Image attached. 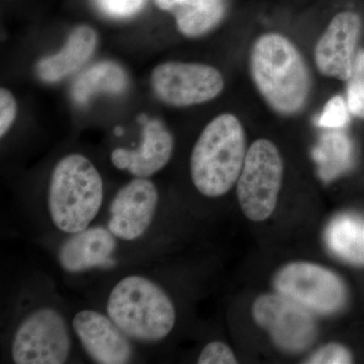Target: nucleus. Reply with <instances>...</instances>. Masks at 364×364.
Instances as JSON below:
<instances>
[{
  "label": "nucleus",
  "mask_w": 364,
  "mask_h": 364,
  "mask_svg": "<svg viewBox=\"0 0 364 364\" xmlns=\"http://www.w3.org/2000/svg\"><path fill=\"white\" fill-rule=\"evenodd\" d=\"M312 312L282 294H262L254 301L256 324L268 332L273 342L287 352L308 349L317 337Z\"/></svg>",
  "instance_id": "nucleus-9"
},
{
  "label": "nucleus",
  "mask_w": 364,
  "mask_h": 364,
  "mask_svg": "<svg viewBox=\"0 0 364 364\" xmlns=\"http://www.w3.org/2000/svg\"><path fill=\"white\" fill-rule=\"evenodd\" d=\"M107 316L130 339L156 343L176 323L173 301L161 287L142 275L119 280L109 294Z\"/></svg>",
  "instance_id": "nucleus-3"
},
{
  "label": "nucleus",
  "mask_w": 364,
  "mask_h": 364,
  "mask_svg": "<svg viewBox=\"0 0 364 364\" xmlns=\"http://www.w3.org/2000/svg\"><path fill=\"white\" fill-rule=\"evenodd\" d=\"M104 202V182L88 158L69 154L62 158L50 179L48 210L54 226L66 234L90 227Z\"/></svg>",
  "instance_id": "nucleus-4"
},
{
  "label": "nucleus",
  "mask_w": 364,
  "mask_h": 364,
  "mask_svg": "<svg viewBox=\"0 0 364 364\" xmlns=\"http://www.w3.org/2000/svg\"><path fill=\"white\" fill-rule=\"evenodd\" d=\"M245 131L232 114L215 117L203 129L191 155V176L208 198L226 195L238 181L245 161Z\"/></svg>",
  "instance_id": "nucleus-2"
},
{
  "label": "nucleus",
  "mask_w": 364,
  "mask_h": 364,
  "mask_svg": "<svg viewBox=\"0 0 364 364\" xmlns=\"http://www.w3.org/2000/svg\"><path fill=\"white\" fill-rule=\"evenodd\" d=\"M117 239L109 229L100 226L88 227L72 234L60 247V265L71 273L109 267L117 248Z\"/></svg>",
  "instance_id": "nucleus-14"
},
{
  "label": "nucleus",
  "mask_w": 364,
  "mask_h": 364,
  "mask_svg": "<svg viewBox=\"0 0 364 364\" xmlns=\"http://www.w3.org/2000/svg\"><path fill=\"white\" fill-rule=\"evenodd\" d=\"M346 102L351 114L364 119V50L355 57L348 79Z\"/></svg>",
  "instance_id": "nucleus-20"
},
{
  "label": "nucleus",
  "mask_w": 364,
  "mask_h": 364,
  "mask_svg": "<svg viewBox=\"0 0 364 364\" xmlns=\"http://www.w3.org/2000/svg\"><path fill=\"white\" fill-rule=\"evenodd\" d=\"M198 363L200 364H235L238 363L233 350L224 342L213 341L203 347Z\"/></svg>",
  "instance_id": "nucleus-24"
},
{
  "label": "nucleus",
  "mask_w": 364,
  "mask_h": 364,
  "mask_svg": "<svg viewBox=\"0 0 364 364\" xmlns=\"http://www.w3.org/2000/svg\"><path fill=\"white\" fill-rule=\"evenodd\" d=\"M186 1H188V0H155V4L162 11H172L177 6L186 4Z\"/></svg>",
  "instance_id": "nucleus-26"
},
{
  "label": "nucleus",
  "mask_w": 364,
  "mask_h": 364,
  "mask_svg": "<svg viewBox=\"0 0 364 364\" xmlns=\"http://www.w3.org/2000/svg\"><path fill=\"white\" fill-rule=\"evenodd\" d=\"M100 11L112 18H130L142 9L146 0H95Z\"/></svg>",
  "instance_id": "nucleus-23"
},
{
  "label": "nucleus",
  "mask_w": 364,
  "mask_h": 364,
  "mask_svg": "<svg viewBox=\"0 0 364 364\" xmlns=\"http://www.w3.org/2000/svg\"><path fill=\"white\" fill-rule=\"evenodd\" d=\"M282 173L284 165L274 144L259 139L249 147L237 181V196L242 212L250 221H265L274 212Z\"/></svg>",
  "instance_id": "nucleus-5"
},
{
  "label": "nucleus",
  "mask_w": 364,
  "mask_h": 364,
  "mask_svg": "<svg viewBox=\"0 0 364 364\" xmlns=\"http://www.w3.org/2000/svg\"><path fill=\"white\" fill-rule=\"evenodd\" d=\"M97 41V33L90 26H78L70 33L61 51L40 60L36 67L38 77L44 82L55 83L71 75L90 58Z\"/></svg>",
  "instance_id": "nucleus-15"
},
{
  "label": "nucleus",
  "mask_w": 364,
  "mask_h": 364,
  "mask_svg": "<svg viewBox=\"0 0 364 364\" xmlns=\"http://www.w3.org/2000/svg\"><path fill=\"white\" fill-rule=\"evenodd\" d=\"M349 109L346 100L342 97H332L328 100L323 109L322 114L318 117L317 124L323 128L341 129L349 123Z\"/></svg>",
  "instance_id": "nucleus-21"
},
{
  "label": "nucleus",
  "mask_w": 364,
  "mask_h": 364,
  "mask_svg": "<svg viewBox=\"0 0 364 364\" xmlns=\"http://www.w3.org/2000/svg\"><path fill=\"white\" fill-rule=\"evenodd\" d=\"M143 129V140L136 150L117 148L111 160L114 167L127 170L140 178H149L166 166L174 150V140L168 129L158 119H148Z\"/></svg>",
  "instance_id": "nucleus-13"
},
{
  "label": "nucleus",
  "mask_w": 364,
  "mask_h": 364,
  "mask_svg": "<svg viewBox=\"0 0 364 364\" xmlns=\"http://www.w3.org/2000/svg\"><path fill=\"white\" fill-rule=\"evenodd\" d=\"M128 85V75L121 66L114 62L102 61L76 79L71 95L76 104L85 105L98 95H121Z\"/></svg>",
  "instance_id": "nucleus-16"
},
{
  "label": "nucleus",
  "mask_w": 364,
  "mask_h": 364,
  "mask_svg": "<svg viewBox=\"0 0 364 364\" xmlns=\"http://www.w3.org/2000/svg\"><path fill=\"white\" fill-rule=\"evenodd\" d=\"M353 361L350 352L343 345L331 343L318 349L306 361L311 364H347Z\"/></svg>",
  "instance_id": "nucleus-22"
},
{
  "label": "nucleus",
  "mask_w": 364,
  "mask_h": 364,
  "mask_svg": "<svg viewBox=\"0 0 364 364\" xmlns=\"http://www.w3.org/2000/svg\"><path fill=\"white\" fill-rule=\"evenodd\" d=\"M177 28L189 38L200 37L222 21L224 0H188L173 9Z\"/></svg>",
  "instance_id": "nucleus-18"
},
{
  "label": "nucleus",
  "mask_w": 364,
  "mask_h": 364,
  "mask_svg": "<svg viewBox=\"0 0 364 364\" xmlns=\"http://www.w3.org/2000/svg\"><path fill=\"white\" fill-rule=\"evenodd\" d=\"M360 31L358 14L352 11L337 14L316 46L318 70L328 77L348 81L353 70Z\"/></svg>",
  "instance_id": "nucleus-12"
},
{
  "label": "nucleus",
  "mask_w": 364,
  "mask_h": 364,
  "mask_svg": "<svg viewBox=\"0 0 364 364\" xmlns=\"http://www.w3.org/2000/svg\"><path fill=\"white\" fill-rule=\"evenodd\" d=\"M327 242L342 259L364 264V220L350 215H339L328 228Z\"/></svg>",
  "instance_id": "nucleus-17"
},
{
  "label": "nucleus",
  "mask_w": 364,
  "mask_h": 364,
  "mask_svg": "<svg viewBox=\"0 0 364 364\" xmlns=\"http://www.w3.org/2000/svg\"><path fill=\"white\" fill-rule=\"evenodd\" d=\"M72 327L83 350L95 363L124 364L133 358L130 338L109 316L83 310L74 316Z\"/></svg>",
  "instance_id": "nucleus-11"
},
{
  "label": "nucleus",
  "mask_w": 364,
  "mask_h": 364,
  "mask_svg": "<svg viewBox=\"0 0 364 364\" xmlns=\"http://www.w3.org/2000/svg\"><path fill=\"white\" fill-rule=\"evenodd\" d=\"M251 73L260 95L279 114H296L306 105L310 74L299 50L284 36L267 33L256 41Z\"/></svg>",
  "instance_id": "nucleus-1"
},
{
  "label": "nucleus",
  "mask_w": 364,
  "mask_h": 364,
  "mask_svg": "<svg viewBox=\"0 0 364 364\" xmlns=\"http://www.w3.org/2000/svg\"><path fill=\"white\" fill-rule=\"evenodd\" d=\"M155 95L165 104L189 107L210 102L224 88V78L215 67L200 63L167 62L151 74Z\"/></svg>",
  "instance_id": "nucleus-8"
},
{
  "label": "nucleus",
  "mask_w": 364,
  "mask_h": 364,
  "mask_svg": "<svg viewBox=\"0 0 364 364\" xmlns=\"http://www.w3.org/2000/svg\"><path fill=\"white\" fill-rule=\"evenodd\" d=\"M114 132H116L117 135L121 136L122 134H123V129L117 128L116 130H114Z\"/></svg>",
  "instance_id": "nucleus-27"
},
{
  "label": "nucleus",
  "mask_w": 364,
  "mask_h": 364,
  "mask_svg": "<svg viewBox=\"0 0 364 364\" xmlns=\"http://www.w3.org/2000/svg\"><path fill=\"white\" fill-rule=\"evenodd\" d=\"M313 154L320 167L321 176L326 181H331L350 167L353 147L350 139L344 133L331 131L321 138Z\"/></svg>",
  "instance_id": "nucleus-19"
},
{
  "label": "nucleus",
  "mask_w": 364,
  "mask_h": 364,
  "mask_svg": "<svg viewBox=\"0 0 364 364\" xmlns=\"http://www.w3.org/2000/svg\"><path fill=\"white\" fill-rule=\"evenodd\" d=\"M18 105L13 93L6 88L0 90V136H4L13 126Z\"/></svg>",
  "instance_id": "nucleus-25"
},
{
  "label": "nucleus",
  "mask_w": 364,
  "mask_h": 364,
  "mask_svg": "<svg viewBox=\"0 0 364 364\" xmlns=\"http://www.w3.org/2000/svg\"><path fill=\"white\" fill-rule=\"evenodd\" d=\"M70 350L65 318L55 309L41 308L26 316L14 333L11 358L16 364H62Z\"/></svg>",
  "instance_id": "nucleus-6"
},
{
  "label": "nucleus",
  "mask_w": 364,
  "mask_h": 364,
  "mask_svg": "<svg viewBox=\"0 0 364 364\" xmlns=\"http://www.w3.org/2000/svg\"><path fill=\"white\" fill-rule=\"evenodd\" d=\"M158 203L156 186L149 178L135 177L112 200L107 229L121 240L141 238L154 220Z\"/></svg>",
  "instance_id": "nucleus-10"
},
{
  "label": "nucleus",
  "mask_w": 364,
  "mask_h": 364,
  "mask_svg": "<svg viewBox=\"0 0 364 364\" xmlns=\"http://www.w3.org/2000/svg\"><path fill=\"white\" fill-rule=\"evenodd\" d=\"M274 286L282 296L322 315L337 312L346 301V289L338 275L315 263H289L275 275Z\"/></svg>",
  "instance_id": "nucleus-7"
}]
</instances>
